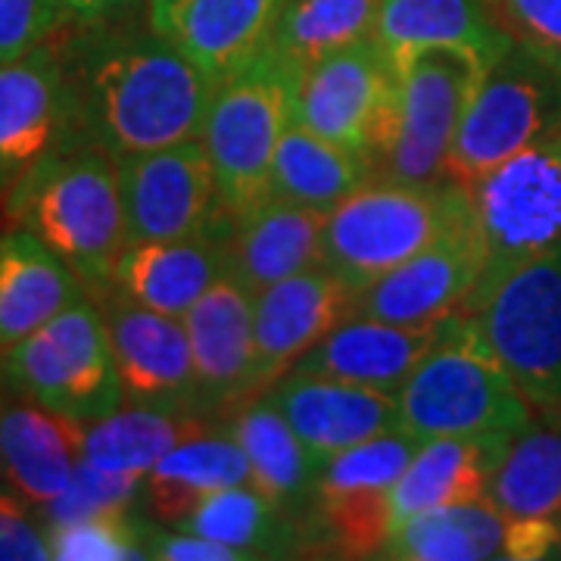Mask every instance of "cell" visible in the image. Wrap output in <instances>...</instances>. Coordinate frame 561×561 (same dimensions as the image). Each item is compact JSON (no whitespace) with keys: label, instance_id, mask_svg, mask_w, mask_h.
I'll use <instances>...</instances> for the list:
<instances>
[{"label":"cell","instance_id":"cell-1","mask_svg":"<svg viewBox=\"0 0 561 561\" xmlns=\"http://www.w3.org/2000/svg\"><path fill=\"white\" fill-rule=\"evenodd\" d=\"M140 13L69 25L57 35L79 135L113 160L203 138L219 81L187 60Z\"/></svg>","mask_w":561,"mask_h":561},{"label":"cell","instance_id":"cell-2","mask_svg":"<svg viewBox=\"0 0 561 561\" xmlns=\"http://www.w3.org/2000/svg\"><path fill=\"white\" fill-rule=\"evenodd\" d=\"M16 228L47 243L98 300L128 243L116 160L91 140L72 138L35 162L3 197Z\"/></svg>","mask_w":561,"mask_h":561},{"label":"cell","instance_id":"cell-3","mask_svg":"<svg viewBox=\"0 0 561 561\" xmlns=\"http://www.w3.org/2000/svg\"><path fill=\"white\" fill-rule=\"evenodd\" d=\"M471 216V187L453 175L421 184L375 179L324 216L321 262L362 294Z\"/></svg>","mask_w":561,"mask_h":561},{"label":"cell","instance_id":"cell-4","mask_svg":"<svg viewBox=\"0 0 561 561\" xmlns=\"http://www.w3.org/2000/svg\"><path fill=\"white\" fill-rule=\"evenodd\" d=\"M397 405L402 427L419 440L518 434L537 412L468 312L453 316L440 341L400 387Z\"/></svg>","mask_w":561,"mask_h":561},{"label":"cell","instance_id":"cell-5","mask_svg":"<svg viewBox=\"0 0 561 561\" xmlns=\"http://www.w3.org/2000/svg\"><path fill=\"white\" fill-rule=\"evenodd\" d=\"M0 387L84 427L116 412L125 397L101 302L84 294L7 350Z\"/></svg>","mask_w":561,"mask_h":561},{"label":"cell","instance_id":"cell-6","mask_svg":"<svg viewBox=\"0 0 561 561\" xmlns=\"http://www.w3.org/2000/svg\"><path fill=\"white\" fill-rule=\"evenodd\" d=\"M561 119V54L512 41L483 72L453 140L446 175L474 184Z\"/></svg>","mask_w":561,"mask_h":561},{"label":"cell","instance_id":"cell-7","mask_svg":"<svg viewBox=\"0 0 561 561\" xmlns=\"http://www.w3.org/2000/svg\"><path fill=\"white\" fill-rule=\"evenodd\" d=\"M471 187L486 268L465 309L524 262L561 253V119Z\"/></svg>","mask_w":561,"mask_h":561},{"label":"cell","instance_id":"cell-8","mask_svg":"<svg viewBox=\"0 0 561 561\" xmlns=\"http://www.w3.org/2000/svg\"><path fill=\"white\" fill-rule=\"evenodd\" d=\"M294 79L297 72L275 50H265L216 88L203 144L213 160L221 209L231 219L268 197L272 160L290 125Z\"/></svg>","mask_w":561,"mask_h":561},{"label":"cell","instance_id":"cell-9","mask_svg":"<svg viewBox=\"0 0 561 561\" xmlns=\"http://www.w3.org/2000/svg\"><path fill=\"white\" fill-rule=\"evenodd\" d=\"M421 440L393 427L321 461L312 505L306 515V540L343 559H381L393 534L390 496Z\"/></svg>","mask_w":561,"mask_h":561},{"label":"cell","instance_id":"cell-10","mask_svg":"<svg viewBox=\"0 0 561 561\" xmlns=\"http://www.w3.org/2000/svg\"><path fill=\"white\" fill-rule=\"evenodd\" d=\"M400 110V66L378 35L306 66L294 79L290 122L346 144L375 165L390 147Z\"/></svg>","mask_w":561,"mask_h":561},{"label":"cell","instance_id":"cell-11","mask_svg":"<svg viewBox=\"0 0 561 561\" xmlns=\"http://www.w3.org/2000/svg\"><path fill=\"white\" fill-rule=\"evenodd\" d=\"M397 66L400 110L378 179L437 181L446 175L453 140L490 62L465 47H424L400 57Z\"/></svg>","mask_w":561,"mask_h":561},{"label":"cell","instance_id":"cell-12","mask_svg":"<svg viewBox=\"0 0 561 561\" xmlns=\"http://www.w3.org/2000/svg\"><path fill=\"white\" fill-rule=\"evenodd\" d=\"M468 316L534 409L561 405V253L512 268Z\"/></svg>","mask_w":561,"mask_h":561},{"label":"cell","instance_id":"cell-13","mask_svg":"<svg viewBox=\"0 0 561 561\" xmlns=\"http://www.w3.org/2000/svg\"><path fill=\"white\" fill-rule=\"evenodd\" d=\"M128 241L194 238L228 225L203 138L116 160Z\"/></svg>","mask_w":561,"mask_h":561},{"label":"cell","instance_id":"cell-14","mask_svg":"<svg viewBox=\"0 0 561 561\" xmlns=\"http://www.w3.org/2000/svg\"><path fill=\"white\" fill-rule=\"evenodd\" d=\"M98 302L110 328L125 402L203 419L184 319L138 306L113 290L98 297Z\"/></svg>","mask_w":561,"mask_h":561},{"label":"cell","instance_id":"cell-15","mask_svg":"<svg viewBox=\"0 0 561 561\" xmlns=\"http://www.w3.org/2000/svg\"><path fill=\"white\" fill-rule=\"evenodd\" d=\"M81 138L57 41L0 62V197L66 140Z\"/></svg>","mask_w":561,"mask_h":561},{"label":"cell","instance_id":"cell-16","mask_svg":"<svg viewBox=\"0 0 561 561\" xmlns=\"http://www.w3.org/2000/svg\"><path fill=\"white\" fill-rule=\"evenodd\" d=\"M483 268L486 243L474 213L419 256L371 280L359 294L356 312L397 324H434L465 309Z\"/></svg>","mask_w":561,"mask_h":561},{"label":"cell","instance_id":"cell-17","mask_svg":"<svg viewBox=\"0 0 561 561\" xmlns=\"http://www.w3.org/2000/svg\"><path fill=\"white\" fill-rule=\"evenodd\" d=\"M184 328L194 350L201 415L228 419L262 390L253 331V294L231 275L216 280L184 312Z\"/></svg>","mask_w":561,"mask_h":561},{"label":"cell","instance_id":"cell-18","mask_svg":"<svg viewBox=\"0 0 561 561\" xmlns=\"http://www.w3.org/2000/svg\"><path fill=\"white\" fill-rule=\"evenodd\" d=\"M356 302L359 290L324 262L260 290L253 297V331L262 390L287 375L337 321L353 316Z\"/></svg>","mask_w":561,"mask_h":561},{"label":"cell","instance_id":"cell-19","mask_svg":"<svg viewBox=\"0 0 561 561\" xmlns=\"http://www.w3.org/2000/svg\"><path fill=\"white\" fill-rule=\"evenodd\" d=\"M284 0H147L144 16L213 81L268 50Z\"/></svg>","mask_w":561,"mask_h":561},{"label":"cell","instance_id":"cell-20","mask_svg":"<svg viewBox=\"0 0 561 561\" xmlns=\"http://www.w3.org/2000/svg\"><path fill=\"white\" fill-rule=\"evenodd\" d=\"M449 321L453 316L434 324H397L353 312L337 321L316 346H309L290 371L400 393L415 365L440 341Z\"/></svg>","mask_w":561,"mask_h":561},{"label":"cell","instance_id":"cell-21","mask_svg":"<svg viewBox=\"0 0 561 561\" xmlns=\"http://www.w3.org/2000/svg\"><path fill=\"white\" fill-rule=\"evenodd\" d=\"M265 393L321 461L402 427L397 393L362 383L287 371Z\"/></svg>","mask_w":561,"mask_h":561},{"label":"cell","instance_id":"cell-22","mask_svg":"<svg viewBox=\"0 0 561 561\" xmlns=\"http://www.w3.org/2000/svg\"><path fill=\"white\" fill-rule=\"evenodd\" d=\"M228 228L231 221L194 238L128 241L116 260L110 290L138 306L184 319V312L228 275Z\"/></svg>","mask_w":561,"mask_h":561},{"label":"cell","instance_id":"cell-23","mask_svg":"<svg viewBox=\"0 0 561 561\" xmlns=\"http://www.w3.org/2000/svg\"><path fill=\"white\" fill-rule=\"evenodd\" d=\"M0 443L7 486L41 508L60 496L84 459V424L0 387Z\"/></svg>","mask_w":561,"mask_h":561},{"label":"cell","instance_id":"cell-24","mask_svg":"<svg viewBox=\"0 0 561 561\" xmlns=\"http://www.w3.org/2000/svg\"><path fill=\"white\" fill-rule=\"evenodd\" d=\"M324 213L265 197L231 219L228 275L253 297L268 284L321 262Z\"/></svg>","mask_w":561,"mask_h":561},{"label":"cell","instance_id":"cell-25","mask_svg":"<svg viewBox=\"0 0 561 561\" xmlns=\"http://www.w3.org/2000/svg\"><path fill=\"white\" fill-rule=\"evenodd\" d=\"M515 434H461L421 440L390 496L393 530L427 508L486 500L490 478Z\"/></svg>","mask_w":561,"mask_h":561},{"label":"cell","instance_id":"cell-26","mask_svg":"<svg viewBox=\"0 0 561 561\" xmlns=\"http://www.w3.org/2000/svg\"><path fill=\"white\" fill-rule=\"evenodd\" d=\"M234 483H250V461L243 446L228 431V424H203L147 471L144 512L157 524L181 527L203 500Z\"/></svg>","mask_w":561,"mask_h":561},{"label":"cell","instance_id":"cell-27","mask_svg":"<svg viewBox=\"0 0 561 561\" xmlns=\"http://www.w3.org/2000/svg\"><path fill=\"white\" fill-rule=\"evenodd\" d=\"M88 290L66 262L25 228L0 234V356Z\"/></svg>","mask_w":561,"mask_h":561},{"label":"cell","instance_id":"cell-28","mask_svg":"<svg viewBox=\"0 0 561 561\" xmlns=\"http://www.w3.org/2000/svg\"><path fill=\"white\" fill-rule=\"evenodd\" d=\"M228 431L247 453L250 483L306 527L321 459L300 440L284 412L268 400V393H260L231 415Z\"/></svg>","mask_w":561,"mask_h":561},{"label":"cell","instance_id":"cell-29","mask_svg":"<svg viewBox=\"0 0 561 561\" xmlns=\"http://www.w3.org/2000/svg\"><path fill=\"white\" fill-rule=\"evenodd\" d=\"M378 41L393 60L424 47H465L493 62L515 35L490 0H378Z\"/></svg>","mask_w":561,"mask_h":561},{"label":"cell","instance_id":"cell-30","mask_svg":"<svg viewBox=\"0 0 561 561\" xmlns=\"http://www.w3.org/2000/svg\"><path fill=\"white\" fill-rule=\"evenodd\" d=\"M375 179L378 165L371 157L290 122L272 160L268 194L328 216L334 206H341L350 194Z\"/></svg>","mask_w":561,"mask_h":561},{"label":"cell","instance_id":"cell-31","mask_svg":"<svg viewBox=\"0 0 561 561\" xmlns=\"http://www.w3.org/2000/svg\"><path fill=\"white\" fill-rule=\"evenodd\" d=\"M486 500L508 522H561V405L537 409L508 440Z\"/></svg>","mask_w":561,"mask_h":561},{"label":"cell","instance_id":"cell-32","mask_svg":"<svg viewBox=\"0 0 561 561\" xmlns=\"http://www.w3.org/2000/svg\"><path fill=\"white\" fill-rule=\"evenodd\" d=\"M508 518L490 500L427 508L400 524L381 549L393 561H490L505 559Z\"/></svg>","mask_w":561,"mask_h":561},{"label":"cell","instance_id":"cell-33","mask_svg":"<svg viewBox=\"0 0 561 561\" xmlns=\"http://www.w3.org/2000/svg\"><path fill=\"white\" fill-rule=\"evenodd\" d=\"M184 530L203 534L231 549H241L250 559H290L306 552V527L287 508L272 502L253 483H234L203 500Z\"/></svg>","mask_w":561,"mask_h":561},{"label":"cell","instance_id":"cell-34","mask_svg":"<svg viewBox=\"0 0 561 561\" xmlns=\"http://www.w3.org/2000/svg\"><path fill=\"white\" fill-rule=\"evenodd\" d=\"M203 424L206 421L194 415L122 402L116 412L84 427V459L116 474L147 478V471L172 446L201 431Z\"/></svg>","mask_w":561,"mask_h":561},{"label":"cell","instance_id":"cell-35","mask_svg":"<svg viewBox=\"0 0 561 561\" xmlns=\"http://www.w3.org/2000/svg\"><path fill=\"white\" fill-rule=\"evenodd\" d=\"M375 35L378 0H284L268 50H275L294 72H302L306 66Z\"/></svg>","mask_w":561,"mask_h":561},{"label":"cell","instance_id":"cell-36","mask_svg":"<svg viewBox=\"0 0 561 561\" xmlns=\"http://www.w3.org/2000/svg\"><path fill=\"white\" fill-rule=\"evenodd\" d=\"M140 508H144V478L116 474L98 468L94 461L81 459L60 496L41 505V515L47 527H54V524H72L84 518L131 515Z\"/></svg>","mask_w":561,"mask_h":561},{"label":"cell","instance_id":"cell-37","mask_svg":"<svg viewBox=\"0 0 561 561\" xmlns=\"http://www.w3.org/2000/svg\"><path fill=\"white\" fill-rule=\"evenodd\" d=\"M150 515L140 508L131 515H106L84 518L72 524H54L50 534V559L57 561H138L147 559V530Z\"/></svg>","mask_w":561,"mask_h":561},{"label":"cell","instance_id":"cell-38","mask_svg":"<svg viewBox=\"0 0 561 561\" xmlns=\"http://www.w3.org/2000/svg\"><path fill=\"white\" fill-rule=\"evenodd\" d=\"M69 25L62 0H0V62L20 60Z\"/></svg>","mask_w":561,"mask_h":561},{"label":"cell","instance_id":"cell-39","mask_svg":"<svg viewBox=\"0 0 561 561\" xmlns=\"http://www.w3.org/2000/svg\"><path fill=\"white\" fill-rule=\"evenodd\" d=\"M50 534L38 505L0 486V561H47Z\"/></svg>","mask_w":561,"mask_h":561},{"label":"cell","instance_id":"cell-40","mask_svg":"<svg viewBox=\"0 0 561 561\" xmlns=\"http://www.w3.org/2000/svg\"><path fill=\"white\" fill-rule=\"evenodd\" d=\"M490 3L515 38L561 54V0H490Z\"/></svg>","mask_w":561,"mask_h":561},{"label":"cell","instance_id":"cell-41","mask_svg":"<svg viewBox=\"0 0 561 561\" xmlns=\"http://www.w3.org/2000/svg\"><path fill=\"white\" fill-rule=\"evenodd\" d=\"M147 559L160 561H247L241 549H231L219 540H209L203 534L184 530V527H165L153 518L144 530Z\"/></svg>","mask_w":561,"mask_h":561},{"label":"cell","instance_id":"cell-42","mask_svg":"<svg viewBox=\"0 0 561 561\" xmlns=\"http://www.w3.org/2000/svg\"><path fill=\"white\" fill-rule=\"evenodd\" d=\"M72 25H88V22L119 20L131 13H144L147 0H62Z\"/></svg>","mask_w":561,"mask_h":561},{"label":"cell","instance_id":"cell-43","mask_svg":"<svg viewBox=\"0 0 561 561\" xmlns=\"http://www.w3.org/2000/svg\"><path fill=\"white\" fill-rule=\"evenodd\" d=\"M7 483V468H3V443H0V486Z\"/></svg>","mask_w":561,"mask_h":561},{"label":"cell","instance_id":"cell-44","mask_svg":"<svg viewBox=\"0 0 561 561\" xmlns=\"http://www.w3.org/2000/svg\"><path fill=\"white\" fill-rule=\"evenodd\" d=\"M552 559H561V540H559V546H556V552H552Z\"/></svg>","mask_w":561,"mask_h":561}]
</instances>
